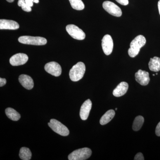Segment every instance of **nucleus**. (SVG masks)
<instances>
[{"instance_id": "obj_7", "label": "nucleus", "mask_w": 160, "mask_h": 160, "mask_svg": "<svg viewBox=\"0 0 160 160\" xmlns=\"http://www.w3.org/2000/svg\"><path fill=\"white\" fill-rule=\"evenodd\" d=\"M103 8L109 14L119 17L122 15V11L119 6L110 1H105L103 3Z\"/></svg>"}, {"instance_id": "obj_25", "label": "nucleus", "mask_w": 160, "mask_h": 160, "mask_svg": "<svg viewBox=\"0 0 160 160\" xmlns=\"http://www.w3.org/2000/svg\"><path fill=\"white\" fill-rule=\"evenodd\" d=\"M155 133L157 136L160 137V122L158 124L156 128Z\"/></svg>"}, {"instance_id": "obj_1", "label": "nucleus", "mask_w": 160, "mask_h": 160, "mask_svg": "<svg viewBox=\"0 0 160 160\" xmlns=\"http://www.w3.org/2000/svg\"><path fill=\"white\" fill-rule=\"evenodd\" d=\"M146 39L143 35L138 36L132 41L130 44V48L128 50V54L131 58L135 57L138 54L140 49L145 46Z\"/></svg>"}, {"instance_id": "obj_2", "label": "nucleus", "mask_w": 160, "mask_h": 160, "mask_svg": "<svg viewBox=\"0 0 160 160\" xmlns=\"http://www.w3.org/2000/svg\"><path fill=\"white\" fill-rule=\"evenodd\" d=\"M86 71V66L84 63L79 62L70 69L69 72L70 79L73 82H78L82 79Z\"/></svg>"}, {"instance_id": "obj_18", "label": "nucleus", "mask_w": 160, "mask_h": 160, "mask_svg": "<svg viewBox=\"0 0 160 160\" xmlns=\"http://www.w3.org/2000/svg\"><path fill=\"white\" fill-rule=\"evenodd\" d=\"M5 112L8 118L12 121H18L21 118V115L19 113L12 108H7Z\"/></svg>"}, {"instance_id": "obj_28", "label": "nucleus", "mask_w": 160, "mask_h": 160, "mask_svg": "<svg viewBox=\"0 0 160 160\" xmlns=\"http://www.w3.org/2000/svg\"><path fill=\"white\" fill-rule=\"evenodd\" d=\"M158 8L159 12L160 15V0L158 2Z\"/></svg>"}, {"instance_id": "obj_11", "label": "nucleus", "mask_w": 160, "mask_h": 160, "mask_svg": "<svg viewBox=\"0 0 160 160\" xmlns=\"http://www.w3.org/2000/svg\"><path fill=\"white\" fill-rule=\"evenodd\" d=\"M136 81L140 85L143 86H146L148 85L150 81L149 73L146 71L140 69L135 75Z\"/></svg>"}, {"instance_id": "obj_15", "label": "nucleus", "mask_w": 160, "mask_h": 160, "mask_svg": "<svg viewBox=\"0 0 160 160\" xmlns=\"http://www.w3.org/2000/svg\"><path fill=\"white\" fill-rule=\"evenodd\" d=\"M129 85L126 82H122L118 84L116 88L113 90L112 94L116 97H120L124 95L128 90Z\"/></svg>"}, {"instance_id": "obj_26", "label": "nucleus", "mask_w": 160, "mask_h": 160, "mask_svg": "<svg viewBox=\"0 0 160 160\" xmlns=\"http://www.w3.org/2000/svg\"><path fill=\"white\" fill-rule=\"evenodd\" d=\"M6 83V80L5 78H0V86L2 87V86H5Z\"/></svg>"}, {"instance_id": "obj_22", "label": "nucleus", "mask_w": 160, "mask_h": 160, "mask_svg": "<svg viewBox=\"0 0 160 160\" xmlns=\"http://www.w3.org/2000/svg\"><path fill=\"white\" fill-rule=\"evenodd\" d=\"M18 4V6L22 7V9L24 11L27 12L31 11V7L26 4L25 0H19Z\"/></svg>"}, {"instance_id": "obj_8", "label": "nucleus", "mask_w": 160, "mask_h": 160, "mask_svg": "<svg viewBox=\"0 0 160 160\" xmlns=\"http://www.w3.org/2000/svg\"><path fill=\"white\" fill-rule=\"evenodd\" d=\"M102 46L105 54L109 55L111 54L113 50V43L110 35L106 34L104 36L102 39Z\"/></svg>"}, {"instance_id": "obj_17", "label": "nucleus", "mask_w": 160, "mask_h": 160, "mask_svg": "<svg viewBox=\"0 0 160 160\" xmlns=\"http://www.w3.org/2000/svg\"><path fill=\"white\" fill-rule=\"evenodd\" d=\"M149 69L152 71L157 72L160 70V58L154 57L150 59L149 63Z\"/></svg>"}, {"instance_id": "obj_21", "label": "nucleus", "mask_w": 160, "mask_h": 160, "mask_svg": "<svg viewBox=\"0 0 160 160\" xmlns=\"http://www.w3.org/2000/svg\"><path fill=\"white\" fill-rule=\"evenodd\" d=\"M69 1L73 9L82 10L85 8V5L82 0H69Z\"/></svg>"}, {"instance_id": "obj_5", "label": "nucleus", "mask_w": 160, "mask_h": 160, "mask_svg": "<svg viewBox=\"0 0 160 160\" xmlns=\"http://www.w3.org/2000/svg\"><path fill=\"white\" fill-rule=\"evenodd\" d=\"M48 125L53 131L60 135L67 136L69 134V129L58 120L52 119L50 122L48 123Z\"/></svg>"}, {"instance_id": "obj_24", "label": "nucleus", "mask_w": 160, "mask_h": 160, "mask_svg": "<svg viewBox=\"0 0 160 160\" xmlns=\"http://www.w3.org/2000/svg\"><path fill=\"white\" fill-rule=\"evenodd\" d=\"M118 3L123 6H127L129 4L128 0H116Z\"/></svg>"}, {"instance_id": "obj_30", "label": "nucleus", "mask_w": 160, "mask_h": 160, "mask_svg": "<svg viewBox=\"0 0 160 160\" xmlns=\"http://www.w3.org/2000/svg\"><path fill=\"white\" fill-rule=\"evenodd\" d=\"M39 2V0H34V2L35 3H38Z\"/></svg>"}, {"instance_id": "obj_6", "label": "nucleus", "mask_w": 160, "mask_h": 160, "mask_svg": "<svg viewBox=\"0 0 160 160\" xmlns=\"http://www.w3.org/2000/svg\"><path fill=\"white\" fill-rule=\"evenodd\" d=\"M66 30L72 37L75 39L82 40L86 38L85 32L75 25H67L66 27Z\"/></svg>"}, {"instance_id": "obj_9", "label": "nucleus", "mask_w": 160, "mask_h": 160, "mask_svg": "<svg viewBox=\"0 0 160 160\" xmlns=\"http://www.w3.org/2000/svg\"><path fill=\"white\" fill-rule=\"evenodd\" d=\"M45 70L55 77H59L62 73V67L59 64L54 62L47 63L45 66Z\"/></svg>"}, {"instance_id": "obj_19", "label": "nucleus", "mask_w": 160, "mask_h": 160, "mask_svg": "<svg viewBox=\"0 0 160 160\" xmlns=\"http://www.w3.org/2000/svg\"><path fill=\"white\" fill-rule=\"evenodd\" d=\"M144 122V118L142 116H138L135 118L132 128L134 131H138L142 128Z\"/></svg>"}, {"instance_id": "obj_10", "label": "nucleus", "mask_w": 160, "mask_h": 160, "mask_svg": "<svg viewBox=\"0 0 160 160\" xmlns=\"http://www.w3.org/2000/svg\"><path fill=\"white\" fill-rule=\"evenodd\" d=\"M28 59V56L25 53H17L10 58L9 62L12 66H21L26 64Z\"/></svg>"}, {"instance_id": "obj_3", "label": "nucleus", "mask_w": 160, "mask_h": 160, "mask_svg": "<svg viewBox=\"0 0 160 160\" xmlns=\"http://www.w3.org/2000/svg\"><path fill=\"white\" fill-rule=\"evenodd\" d=\"M19 42L22 44L35 46H43L47 43V40L41 37H32L23 36L18 38Z\"/></svg>"}, {"instance_id": "obj_29", "label": "nucleus", "mask_w": 160, "mask_h": 160, "mask_svg": "<svg viewBox=\"0 0 160 160\" xmlns=\"http://www.w3.org/2000/svg\"><path fill=\"white\" fill-rule=\"evenodd\" d=\"M9 2H12L14 0H6Z\"/></svg>"}, {"instance_id": "obj_4", "label": "nucleus", "mask_w": 160, "mask_h": 160, "mask_svg": "<svg viewBox=\"0 0 160 160\" xmlns=\"http://www.w3.org/2000/svg\"><path fill=\"white\" fill-rule=\"evenodd\" d=\"M92 154L91 149L88 148H83L77 149L68 156L69 160H85L89 158Z\"/></svg>"}, {"instance_id": "obj_16", "label": "nucleus", "mask_w": 160, "mask_h": 160, "mask_svg": "<svg viewBox=\"0 0 160 160\" xmlns=\"http://www.w3.org/2000/svg\"><path fill=\"white\" fill-rule=\"evenodd\" d=\"M115 112L112 109L108 110L106 112L100 120V123L101 125H105L110 122L114 118Z\"/></svg>"}, {"instance_id": "obj_32", "label": "nucleus", "mask_w": 160, "mask_h": 160, "mask_svg": "<svg viewBox=\"0 0 160 160\" xmlns=\"http://www.w3.org/2000/svg\"><path fill=\"white\" fill-rule=\"evenodd\" d=\"M156 75H158V73H156Z\"/></svg>"}, {"instance_id": "obj_23", "label": "nucleus", "mask_w": 160, "mask_h": 160, "mask_svg": "<svg viewBox=\"0 0 160 160\" xmlns=\"http://www.w3.org/2000/svg\"><path fill=\"white\" fill-rule=\"evenodd\" d=\"M134 159L135 160H144L145 159H144L142 153L141 152H138L136 155Z\"/></svg>"}, {"instance_id": "obj_20", "label": "nucleus", "mask_w": 160, "mask_h": 160, "mask_svg": "<svg viewBox=\"0 0 160 160\" xmlns=\"http://www.w3.org/2000/svg\"><path fill=\"white\" fill-rule=\"evenodd\" d=\"M19 157L22 160H30L32 157L31 152L29 148L22 147L20 150Z\"/></svg>"}, {"instance_id": "obj_12", "label": "nucleus", "mask_w": 160, "mask_h": 160, "mask_svg": "<svg viewBox=\"0 0 160 160\" xmlns=\"http://www.w3.org/2000/svg\"><path fill=\"white\" fill-rule=\"evenodd\" d=\"M92 103L91 100H86L81 107L80 111V116L82 120H86L89 117L90 110L92 108Z\"/></svg>"}, {"instance_id": "obj_27", "label": "nucleus", "mask_w": 160, "mask_h": 160, "mask_svg": "<svg viewBox=\"0 0 160 160\" xmlns=\"http://www.w3.org/2000/svg\"><path fill=\"white\" fill-rule=\"evenodd\" d=\"M25 2L30 7H31L33 6V2H34V0H25Z\"/></svg>"}, {"instance_id": "obj_31", "label": "nucleus", "mask_w": 160, "mask_h": 160, "mask_svg": "<svg viewBox=\"0 0 160 160\" xmlns=\"http://www.w3.org/2000/svg\"><path fill=\"white\" fill-rule=\"evenodd\" d=\"M115 109H116V110H117V109H118L117 108H116Z\"/></svg>"}, {"instance_id": "obj_13", "label": "nucleus", "mask_w": 160, "mask_h": 160, "mask_svg": "<svg viewBox=\"0 0 160 160\" xmlns=\"http://www.w3.org/2000/svg\"><path fill=\"white\" fill-rule=\"evenodd\" d=\"M19 28V25L12 20H0V29L15 30Z\"/></svg>"}, {"instance_id": "obj_14", "label": "nucleus", "mask_w": 160, "mask_h": 160, "mask_svg": "<svg viewBox=\"0 0 160 160\" xmlns=\"http://www.w3.org/2000/svg\"><path fill=\"white\" fill-rule=\"evenodd\" d=\"M19 81L23 87L28 90L32 89L34 86L33 80L27 75H21L19 77Z\"/></svg>"}]
</instances>
